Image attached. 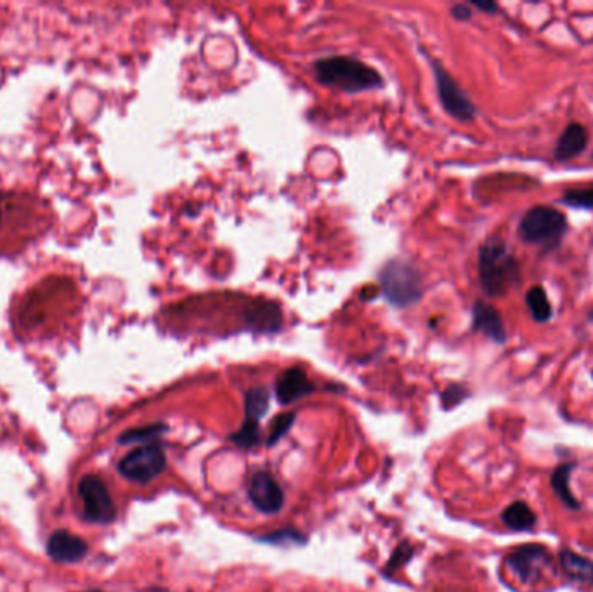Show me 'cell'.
Here are the masks:
<instances>
[{
    "instance_id": "cell-32",
    "label": "cell",
    "mask_w": 593,
    "mask_h": 592,
    "mask_svg": "<svg viewBox=\"0 0 593 592\" xmlns=\"http://www.w3.org/2000/svg\"><path fill=\"white\" fill-rule=\"evenodd\" d=\"M87 592H103V591H96V589H92V591H87Z\"/></svg>"
},
{
    "instance_id": "cell-14",
    "label": "cell",
    "mask_w": 593,
    "mask_h": 592,
    "mask_svg": "<svg viewBox=\"0 0 593 592\" xmlns=\"http://www.w3.org/2000/svg\"><path fill=\"white\" fill-rule=\"evenodd\" d=\"M472 328L481 332L494 343H505L507 332L500 313L483 301H477L472 308Z\"/></svg>"
},
{
    "instance_id": "cell-4",
    "label": "cell",
    "mask_w": 593,
    "mask_h": 592,
    "mask_svg": "<svg viewBox=\"0 0 593 592\" xmlns=\"http://www.w3.org/2000/svg\"><path fill=\"white\" fill-rule=\"evenodd\" d=\"M315 75L319 84L341 89L344 93L377 89L384 82L382 75L375 69L348 56H332L316 61Z\"/></svg>"
},
{
    "instance_id": "cell-16",
    "label": "cell",
    "mask_w": 593,
    "mask_h": 592,
    "mask_svg": "<svg viewBox=\"0 0 593 592\" xmlns=\"http://www.w3.org/2000/svg\"><path fill=\"white\" fill-rule=\"evenodd\" d=\"M558 563L562 572L571 582L593 586V561L581 556L571 549H562L558 555Z\"/></svg>"
},
{
    "instance_id": "cell-11",
    "label": "cell",
    "mask_w": 593,
    "mask_h": 592,
    "mask_svg": "<svg viewBox=\"0 0 593 592\" xmlns=\"http://www.w3.org/2000/svg\"><path fill=\"white\" fill-rule=\"evenodd\" d=\"M248 497L255 509L264 515H276L284 504L283 490L268 471H259L253 474L248 487Z\"/></svg>"
},
{
    "instance_id": "cell-24",
    "label": "cell",
    "mask_w": 593,
    "mask_h": 592,
    "mask_svg": "<svg viewBox=\"0 0 593 592\" xmlns=\"http://www.w3.org/2000/svg\"><path fill=\"white\" fill-rule=\"evenodd\" d=\"M562 204L574 209L593 210V188L567 190L562 197Z\"/></svg>"
},
{
    "instance_id": "cell-2",
    "label": "cell",
    "mask_w": 593,
    "mask_h": 592,
    "mask_svg": "<svg viewBox=\"0 0 593 592\" xmlns=\"http://www.w3.org/2000/svg\"><path fill=\"white\" fill-rule=\"evenodd\" d=\"M54 214L36 195L0 191V255L21 254L52 226Z\"/></svg>"
},
{
    "instance_id": "cell-22",
    "label": "cell",
    "mask_w": 593,
    "mask_h": 592,
    "mask_svg": "<svg viewBox=\"0 0 593 592\" xmlns=\"http://www.w3.org/2000/svg\"><path fill=\"white\" fill-rule=\"evenodd\" d=\"M231 442L244 450L253 449L260 442V433H259V422L255 420H244V426L231 434Z\"/></svg>"
},
{
    "instance_id": "cell-28",
    "label": "cell",
    "mask_w": 593,
    "mask_h": 592,
    "mask_svg": "<svg viewBox=\"0 0 593 592\" xmlns=\"http://www.w3.org/2000/svg\"><path fill=\"white\" fill-rule=\"evenodd\" d=\"M461 398H465V389L461 385H452L446 389V393L443 394V401L445 407H453Z\"/></svg>"
},
{
    "instance_id": "cell-31",
    "label": "cell",
    "mask_w": 593,
    "mask_h": 592,
    "mask_svg": "<svg viewBox=\"0 0 593 592\" xmlns=\"http://www.w3.org/2000/svg\"><path fill=\"white\" fill-rule=\"evenodd\" d=\"M144 592H169L167 589H164V588H151V589H148V591Z\"/></svg>"
},
{
    "instance_id": "cell-25",
    "label": "cell",
    "mask_w": 593,
    "mask_h": 592,
    "mask_svg": "<svg viewBox=\"0 0 593 592\" xmlns=\"http://www.w3.org/2000/svg\"><path fill=\"white\" fill-rule=\"evenodd\" d=\"M295 420V414L286 412V414H279L278 418H275L273 424H271V431H269V438H268V447H275L279 440L292 429Z\"/></svg>"
},
{
    "instance_id": "cell-18",
    "label": "cell",
    "mask_w": 593,
    "mask_h": 592,
    "mask_svg": "<svg viewBox=\"0 0 593 592\" xmlns=\"http://www.w3.org/2000/svg\"><path fill=\"white\" fill-rule=\"evenodd\" d=\"M501 522L505 523V526L510 528L512 531H529L536 526L538 518L536 513L525 502L517 500L501 513Z\"/></svg>"
},
{
    "instance_id": "cell-23",
    "label": "cell",
    "mask_w": 593,
    "mask_h": 592,
    "mask_svg": "<svg viewBox=\"0 0 593 592\" xmlns=\"http://www.w3.org/2000/svg\"><path fill=\"white\" fill-rule=\"evenodd\" d=\"M169 427L164 426V424H151V426H146V427H140V429H131V431H125L118 442L120 443H134V442H146V440H153L156 436H160L162 433H167Z\"/></svg>"
},
{
    "instance_id": "cell-13",
    "label": "cell",
    "mask_w": 593,
    "mask_h": 592,
    "mask_svg": "<svg viewBox=\"0 0 593 592\" xmlns=\"http://www.w3.org/2000/svg\"><path fill=\"white\" fill-rule=\"evenodd\" d=\"M315 391V384L311 383L306 372L301 367H292L279 376L276 383V396L281 405H290Z\"/></svg>"
},
{
    "instance_id": "cell-30",
    "label": "cell",
    "mask_w": 593,
    "mask_h": 592,
    "mask_svg": "<svg viewBox=\"0 0 593 592\" xmlns=\"http://www.w3.org/2000/svg\"><path fill=\"white\" fill-rule=\"evenodd\" d=\"M472 5L485 11V12H496V9H498V5L493 4V2H472Z\"/></svg>"
},
{
    "instance_id": "cell-6",
    "label": "cell",
    "mask_w": 593,
    "mask_h": 592,
    "mask_svg": "<svg viewBox=\"0 0 593 592\" xmlns=\"http://www.w3.org/2000/svg\"><path fill=\"white\" fill-rule=\"evenodd\" d=\"M381 283L385 299L397 308H406L421 297L419 270L406 261H390L381 273Z\"/></svg>"
},
{
    "instance_id": "cell-12",
    "label": "cell",
    "mask_w": 593,
    "mask_h": 592,
    "mask_svg": "<svg viewBox=\"0 0 593 592\" xmlns=\"http://www.w3.org/2000/svg\"><path fill=\"white\" fill-rule=\"evenodd\" d=\"M87 551V542L67 530L54 531L47 542V555L58 563H76L85 557Z\"/></svg>"
},
{
    "instance_id": "cell-19",
    "label": "cell",
    "mask_w": 593,
    "mask_h": 592,
    "mask_svg": "<svg viewBox=\"0 0 593 592\" xmlns=\"http://www.w3.org/2000/svg\"><path fill=\"white\" fill-rule=\"evenodd\" d=\"M574 469V464H560L557 469L552 473L550 485L554 488L556 495L562 500V504L569 509H581V502L574 497L571 490V473Z\"/></svg>"
},
{
    "instance_id": "cell-1",
    "label": "cell",
    "mask_w": 593,
    "mask_h": 592,
    "mask_svg": "<svg viewBox=\"0 0 593 592\" xmlns=\"http://www.w3.org/2000/svg\"><path fill=\"white\" fill-rule=\"evenodd\" d=\"M76 287L65 277H47L28 288L12 310V325L18 332L38 334L70 327L75 320Z\"/></svg>"
},
{
    "instance_id": "cell-15",
    "label": "cell",
    "mask_w": 593,
    "mask_h": 592,
    "mask_svg": "<svg viewBox=\"0 0 593 592\" xmlns=\"http://www.w3.org/2000/svg\"><path fill=\"white\" fill-rule=\"evenodd\" d=\"M589 140H590V136H589V131H587L585 126L576 124V122L569 124L562 131V134L558 136L554 155H556L557 160H562V162L573 160L587 150Z\"/></svg>"
},
{
    "instance_id": "cell-3",
    "label": "cell",
    "mask_w": 593,
    "mask_h": 592,
    "mask_svg": "<svg viewBox=\"0 0 593 592\" xmlns=\"http://www.w3.org/2000/svg\"><path fill=\"white\" fill-rule=\"evenodd\" d=\"M479 280L489 297H501L521 281V264L501 239H491L481 247Z\"/></svg>"
},
{
    "instance_id": "cell-10",
    "label": "cell",
    "mask_w": 593,
    "mask_h": 592,
    "mask_svg": "<svg viewBox=\"0 0 593 592\" xmlns=\"http://www.w3.org/2000/svg\"><path fill=\"white\" fill-rule=\"evenodd\" d=\"M432 69H434V77H436L437 94H439L441 105L445 106L446 113H450L453 118L461 120V122L474 120L477 115V108L460 89L453 77L436 61H432Z\"/></svg>"
},
{
    "instance_id": "cell-17",
    "label": "cell",
    "mask_w": 593,
    "mask_h": 592,
    "mask_svg": "<svg viewBox=\"0 0 593 592\" xmlns=\"http://www.w3.org/2000/svg\"><path fill=\"white\" fill-rule=\"evenodd\" d=\"M244 321H246V325H248L250 328H253V330L276 332V330L281 328L283 316H281V310H279L276 304L264 303V304L252 306V308L246 312Z\"/></svg>"
},
{
    "instance_id": "cell-7",
    "label": "cell",
    "mask_w": 593,
    "mask_h": 592,
    "mask_svg": "<svg viewBox=\"0 0 593 592\" xmlns=\"http://www.w3.org/2000/svg\"><path fill=\"white\" fill-rule=\"evenodd\" d=\"M505 563L510 573L524 586H536L547 577V573L554 572V556L547 547L538 544L516 547L510 551Z\"/></svg>"
},
{
    "instance_id": "cell-5",
    "label": "cell",
    "mask_w": 593,
    "mask_h": 592,
    "mask_svg": "<svg viewBox=\"0 0 593 592\" xmlns=\"http://www.w3.org/2000/svg\"><path fill=\"white\" fill-rule=\"evenodd\" d=\"M567 231V219L558 209L538 206L527 210L519 223V237L529 245L556 248Z\"/></svg>"
},
{
    "instance_id": "cell-20",
    "label": "cell",
    "mask_w": 593,
    "mask_h": 592,
    "mask_svg": "<svg viewBox=\"0 0 593 592\" xmlns=\"http://www.w3.org/2000/svg\"><path fill=\"white\" fill-rule=\"evenodd\" d=\"M525 303H527V308L529 312L533 314V318L540 323H545L552 318V304L549 301V296L545 292L543 287H531L525 294Z\"/></svg>"
},
{
    "instance_id": "cell-33",
    "label": "cell",
    "mask_w": 593,
    "mask_h": 592,
    "mask_svg": "<svg viewBox=\"0 0 593 592\" xmlns=\"http://www.w3.org/2000/svg\"><path fill=\"white\" fill-rule=\"evenodd\" d=\"M592 377H593V370H592Z\"/></svg>"
},
{
    "instance_id": "cell-29",
    "label": "cell",
    "mask_w": 593,
    "mask_h": 592,
    "mask_svg": "<svg viewBox=\"0 0 593 592\" xmlns=\"http://www.w3.org/2000/svg\"><path fill=\"white\" fill-rule=\"evenodd\" d=\"M452 14H453L454 20H458V21H467V20L472 18V11H470V7H469V5H463V4L453 5Z\"/></svg>"
},
{
    "instance_id": "cell-21",
    "label": "cell",
    "mask_w": 593,
    "mask_h": 592,
    "mask_svg": "<svg viewBox=\"0 0 593 592\" xmlns=\"http://www.w3.org/2000/svg\"><path fill=\"white\" fill-rule=\"evenodd\" d=\"M269 409V391L266 387H253L244 396V420L259 422Z\"/></svg>"
},
{
    "instance_id": "cell-27",
    "label": "cell",
    "mask_w": 593,
    "mask_h": 592,
    "mask_svg": "<svg viewBox=\"0 0 593 592\" xmlns=\"http://www.w3.org/2000/svg\"><path fill=\"white\" fill-rule=\"evenodd\" d=\"M412 556H413V549H412L410 546H408V547H406V546H399V547L396 549V553H394L392 559L389 561V566H390V568H397V566L408 563Z\"/></svg>"
},
{
    "instance_id": "cell-9",
    "label": "cell",
    "mask_w": 593,
    "mask_h": 592,
    "mask_svg": "<svg viewBox=\"0 0 593 592\" xmlns=\"http://www.w3.org/2000/svg\"><path fill=\"white\" fill-rule=\"evenodd\" d=\"M78 495L84 502V518L98 524H109L116 518L113 499L98 476H84L78 483Z\"/></svg>"
},
{
    "instance_id": "cell-8",
    "label": "cell",
    "mask_w": 593,
    "mask_h": 592,
    "mask_svg": "<svg viewBox=\"0 0 593 592\" xmlns=\"http://www.w3.org/2000/svg\"><path fill=\"white\" fill-rule=\"evenodd\" d=\"M167 466V457L162 447L158 445H146L127 453L120 464L118 471L131 482L149 483L156 476L164 473Z\"/></svg>"
},
{
    "instance_id": "cell-26",
    "label": "cell",
    "mask_w": 593,
    "mask_h": 592,
    "mask_svg": "<svg viewBox=\"0 0 593 592\" xmlns=\"http://www.w3.org/2000/svg\"><path fill=\"white\" fill-rule=\"evenodd\" d=\"M288 539H290L292 542H302V544L306 542V537H304L302 533L295 531V530H281V531L268 535L264 540H266V542H273V544L281 546V544H284Z\"/></svg>"
}]
</instances>
